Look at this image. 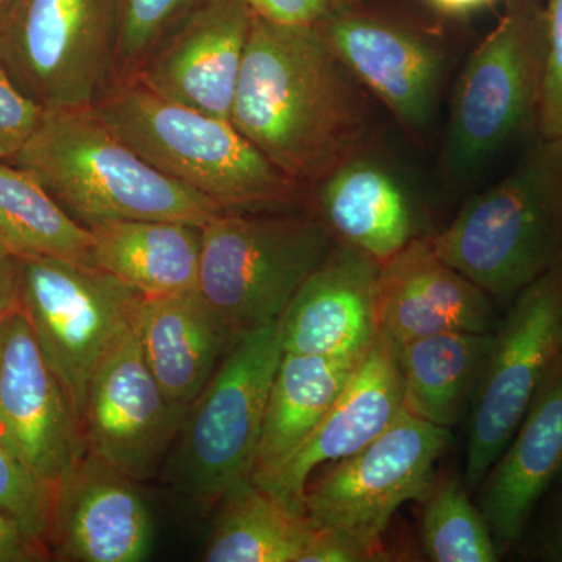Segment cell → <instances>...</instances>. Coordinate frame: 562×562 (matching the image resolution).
Masks as SVG:
<instances>
[{
    "label": "cell",
    "mask_w": 562,
    "mask_h": 562,
    "mask_svg": "<svg viewBox=\"0 0 562 562\" xmlns=\"http://www.w3.org/2000/svg\"><path fill=\"white\" fill-rule=\"evenodd\" d=\"M231 122L297 183H319L364 150L371 113L360 83L317 27L254 16Z\"/></svg>",
    "instance_id": "obj_1"
},
{
    "label": "cell",
    "mask_w": 562,
    "mask_h": 562,
    "mask_svg": "<svg viewBox=\"0 0 562 562\" xmlns=\"http://www.w3.org/2000/svg\"><path fill=\"white\" fill-rule=\"evenodd\" d=\"M11 165L38 180L81 227L121 221L209 224L224 213L205 195L151 168L95 110L49 111Z\"/></svg>",
    "instance_id": "obj_2"
},
{
    "label": "cell",
    "mask_w": 562,
    "mask_h": 562,
    "mask_svg": "<svg viewBox=\"0 0 562 562\" xmlns=\"http://www.w3.org/2000/svg\"><path fill=\"white\" fill-rule=\"evenodd\" d=\"M92 109L114 135L169 179L225 211L290 205L302 184L281 172L231 121L155 94L139 81H114Z\"/></svg>",
    "instance_id": "obj_3"
},
{
    "label": "cell",
    "mask_w": 562,
    "mask_h": 562,
    "mask_svg": "<svg viewBox=\"0 0 562 562\" xmlns=\"http://www.w3.org/2000/svg\"><path fill=\"white\" fill-rule=\"evenodd\" d=\"M431 243L439 257L502 301H514L562 265V136H538L516 168L465 203Z\"/></svg>",
    "instance_id": "obj_4"
},
{
    "label": "cell",
    "mask_w": 562,
    "mask_h": 562,
    "mask_svg": "<svg viewBox=\"0 0 562 562\" xmlns=\"http://www.w3.org/2000/svg\"><path fill=\"white\" fill-rule=\"evenodd\" d=\"M281 353L280 319L246 333L187 409L172 479L195 508H213L251 482Z\"/></svg>",
    "instance_id": "obj_5"
},
{
    "label": "cell",
    "mask_w": 562,
    "mask_h": 562,
    "mask_svg": "<svg viewBox=\"0 0 562 562\" xmlns=\"http://www.w3.org/2000/svg\"><path fill=\"white\" fill-rule=\"evenodd\" d=\"M546 0H505L494 31L472 52L454 88L447 166L475 172L538 133L547 74Z\"/></svg>",
    "instance_id": "obj_6"
},
{
    "label": "cell",
    "mask_w": 562,
    "mask_h": 562,
    "mask_svg": "<svg viewBox=\"0 0 562 562\" xmlns=\"http://www.w3.org/2000/svg\"><path fill=\"white\" fill-rule=\"evenodd\" d=\"M335 244L322 217L224 211L202 227L198 290L241 338L280 319Z\"/></svg>",
    "instance_id": "obj_7"
},
{
    "label": "cell",
    "mask_w": 562,
    "mask_h": 562,
    "mask_svg": "<svg viewBox=\"0 0 562 562\" xmlns=\"http://www.w3.org/2000/svg\"><path fill=\"white\" fill-rule=\"evenodd\" d=\"M117 40L120 0H11L0 63L46 113L91 109L114 83Z\"/></svg>",
    "instance_id": "obj_8"
},
{
    "label": "cell",
    "mask_w": 562,
    "mask_h": 562,
    "mask_svg": "<svg viewBox=\"0 0 562 562\" xmlns=\"http://www.w3.org/2000/svg\"><path fill=\"white\" fill-rule=\"evenodd\" d=\"M143 297L99 268L21 258L20 310L80 427L92 375L131 327Z\"/></svg>",
    "instance_id": "obj_9"
},
{
    "label": "cell",
    "mask_w": 562,
    "mask_h": 562,
    "mask_svg": "<svg viewBox=\"0 0 562 562\" xmlns=\"http://www.w3.org/2000/svg\"><path fill=\"white\" fill-rule=\"evenodd\" d=\"M562 357V265L514 297L468 414L464 479L479 490Z\"/></svg>",
    "instance_id": "obj_10"
},
{
    "label": "cell",
    "mask_w": 562,
    "mask_h": 562,
    "mask_svg": "<svg viewBox=\"0 0 562 562\" xmlns=\"http://www.w3.org/2000/svg\"><path fill=\"white\" fill-rule=\"evenodd\" d=\"M450 442L449 428L403 409L375 441L306 484L303 512L317 528L353 539L383 560V532L402 505L424 501Z\"/></svg>",
    "instance_id": "obj_11"
},
{
    "label": "cell",
    "mask_w": 562,
    "mask_h": 562,
    "mask_svg": "<svg viewBox=\"0 0 562 562\" xmlns=\"http://www.w3.org/2000/svg\"><path fill=\"white\" fill-rule=\"evenodd\" d=\"M184 414L155 380L132 322L88 387L81 416L87 449L133 482H149L160 472Z\"/></svg>",
    "instance_id": "obj_12"
},
{
    "label": "cell",
    "mask_w": 562,
    "mask_h": 562,
    "mask_svg": "<svg viewBox=\"0 0 562 562\" xmlns=\"http://www.w3.org/2000/svg\"><path fill=\"white\" fill-rule=\"evenodd\" d=\"M0 439L52 487L87 450L79 420L21 310L0 321Z\"/></svg>",
    "instance_id": "obj_13"
},
{
    "label": "cell",
    "mask_w": 562,
    "mask_h": 562,
    "mask_svg": "<svg viewBox=\"0 0 562 562\" xmlns=\"http://www.w3.org/2000/svg\"><path fill=\"white\" fill-rule=\"evenodd\" d=\"M336 57L412 132L435 116L443 76L441 50L397 18L376 9V0L344 11L319 25Z\"/></svg>",
    "instance_id": "obj_14"
},
{
    "label": "cell",
    "mask_w": 562,
    "mask_h": 562,
    "mask_svg": "<svg viewBox=\"0 0 562 562\" xmlns=\"http://www.w3.org/2000/svg\"><path fill=\"white\" fill-rule=\"evenodd\" d=\"M254 16L246 0H206L131 79L168 101L231 121Z\"/></svg>",
    "instance_id": "obj_15"
},
{
    "label": "cell",
    "mask_w": 562,
    "mask_h": 562,
    "mask_svg": "<svg viewBox=\"0 0 562 562\" xmlns=\"http://www.w3.org/2000/svg\"><path fill=\"white\" fill-rule=\"evenodd\" d=\"M135 483L85 450L52 487L49 552L55 560H146L151 520Z\"/></svg>",
    "instance_id": "obj_16"
},
{
    "label": "cell",
    "mask_w": 562,
    "mask_h": 562,
    "mask_svg": "<svg viewBox=\"0 0 562 562\" xmlns=\"http://www.w3.org/2000/svg\"><path fill=\"white\" fill-rule=\"evenodd\" d=\"M403 409L397 347L379 333L308 439L276 472L255 484L303 512V494L312 473L322 464L360 452L386 431Z\"/></svg>",
    "instance_id": "obj_17"
},
{
    "label": "cell",
    "mask_w": 562,
    "mask_h": 562,
    "mask_svg": "<svg viewBox=\"0 0 562 562\" xmlns=\"http://www.w3.org/2000/svg\"><path fill=\"white\" fill-rule=\"evenodd\" d=\"M379 261L336 241L281 314V349L325 358L364 357L379 335Z\"/></svg>",
    "instance_id": "obj_18"
},
{
    "label": "cell",
    "mask_w": 562,
    "mask_h": 562,
    "mask_svg": "<svg viewBox=\"0 0 562 562\" xmlns=\"http://www.w3.org/2000/svg\"><path fill=\"white\" fill-rule=\"evenodd\" d=\"M379 333L395 346L447 331H494L490 295L439 257L431 238H414L380 265Z\"/></svg>",
    "instance_id": "obj_19"
},
{
    "label": "cell",
    "mask_w": 562,
    "mask_h": 562,
    "mask_svg": "<svg viewBox=\"0 0 562 562\" xmlns=\"http://www.w3.org/2000/svg\"><path fill=\"white\" fill-rule=\"evenodd\" d=\"M562 471V357L480 484L479 508L501 554L519 546Z\"/></svg>",
    "instance_id": "obj_20"
},
{
    "label": "cell",
    "mask_w": 562,
    "mask_h": 562,
    "mask_svg": "<svg viewBox=\"0 0 562 562\" xmlns=\"http://www.w3.org/2000/svg\"><path fill=\"white\" fill-rule=\"evenodd\" d=\"M133 328L166 398L184 412L239 339L199 290L140 299Z\"/></svg>",
    "instance_id": "obj_21"
},
{
    "label": "cell",
    "mask_w": 562,
    "mask_h": 562,
    "mask_svg": "<svg viewBox=\"0 0 562 562\" xmlns=\"http://www.w3.org/2000/svg\"><path fill=\"white\" fill-rule=\"evenodd\" d=\"M317 205L336 239L380 265L416 238L412 205L401 183L362 154L317 183Z\"/></svg>",
    "instance_id": "obj_22"
},
{
    "label": "cell",
    "mask_w": 562,
    "mask_h": 562,
    "mask_svg": "<svg viewBox=\"0 0 562 562\" xmlns=\"http://www.w3.org/2000/svg\"><path fill=\"white\" fill-rule=\"evenodd\" d=\"M99 269L144 297L198 290L202 227L173 221H121L92 228Z\"/></svg>",
    "instance_id": "obj_23"
},
{
    "label": "cell",
    "mask_w": 562,
    "mask_h": 562,
    "mask_svg": "<svg viewBox=\"0 0 562 562\" xmlns=\"http://www.w3.org/2000/svg\"><path fill=\"white\" fill-rule=\"evenodd\" d=\"M494 331H447L397 347L403 406L422 420L452 428L471 412Z\"/></svg>",
    "instance_id": "obj_24"
},
{
    "label": "cell",
    "mask_w": 562,
    "mask_h": 562,
    "mask_svg": "<svg viewBox=\"0 0 562 562\" xmlns=\"http://www.w3.org/2000/svg\"><path fill=\"white\" fill-rule=\"evenodd\" d=\"M361 360L281 353L266 406L251 483H260L297 452Z\"/></svg>",
    "instance_id": "obj_25"
},
{
    "label": "cell",
    "mask_w": 562,
    "mask_h": 562,
    "mask_svg": "<svg viewBox=\"0 0 562 562\" xmlns=\"http://www.w3.org/2000/svg\"><path fill=\"white\" fill-rule=\"evenodd\" d=\"M316 530L301 509L250 482L222 502L202 560L301 562Z\"/></svg>",
    "instance_id": "obj_26"
},
{
    "label": "cell",
    "mask_w": 562,
    "mask_h": 562,
    "mask_svg": "<svg viewBox=\"0 0 562 562\" xmlns=\"http://www.w3.org/2000/svg\"><path fill=\"white\" fill-rule=\"evenodd\" d=\"M0 241L18 258L49 257L98 268L92 235L31 173L0 160Z\"/></svg>",
    "instance_id": "obj_27"
},
{
    "label": "cell",
    "mask_w": 562,
    "mask_h": 562,
    "mask_svg": "<svg viewBox=\"0 0 562 562\" xmlns=\"http://www.w3.org/2000/svg\"><path fill=\"white\" fill-rule=\"evenodd\" d=\"M422 546L435 562H495V546L482 512L473 505L469 490L458 480L431 484L425 494Z\"/></svg>",
    "instance_id": "obj_28"
},
{
    "label": "cell",
    "mask_w": 562,
    "mask_h": 562,
    "mask_svg": "<svg viewBox=\"0 0 562 562\" xmlns=\"http://www.w3.org/2000/svg\"><path fill=\"white\" fill-rule=\"evenodd\" d=\"M206 0H120L114 81L131 79L158 44Z\"/></svg>",
    "instance_id": "obj_29"
},
{
    "label": "cell",
    "mask_w": 562,
    "mask_h": 562,
    "mask_svg": "<svg viewBox=\"0 0 562 562\" xmlns=\"http://www.w3.org/2000/svg\"><path fill=\"white\" fill-rule=\"evenodd\" d=\"M0 512L49 550L52 486L40 480L0 439Z\"/></svg>",
    "instance_id": "obj_30"
},
{
    "label": "cell",
    "mask_w": 562,
    "mask_h": 562,
    "mask_svg": "<svg viewBox=\"0 0 562 562\" xmlns=\"http://www.w3.org/2000/svg\"><path fill=\"white\" fill-rule=\"evenodd\" d=\"M46 111L25 98L0 63V160H13L40 127Z\"/></svg>",
    "instance_id": "obj_31"
},
{
    "label": "cell",
    "mask_w": 562,
    "mask_h": 562,
    "mask_svg": "<svg viewBox=\"0 0 562 562\" xmlns=\"http://www.w3.org/2000/svg\"><path fill=\"white\" fill-rule=\"evenodd\" d=\"M547 74L538 136H562V0H546Z\"/></svg>",
    "instance_id": "obj_32"
},
{
    "label": "cell",
    "mask_w": 562,
    "mask_h": 562,
    "mask_svg": "<svg viewBox=\"0 0 562 562\" xmlns=\"http://www.w3.org/2000/svg\"><path fill=\"white\" fill-rule=\"evenodd\" d=\"M257 16L283 25L319 27L344 11L358 9L371 0H246Z\"/></svg>",
    "instance_id": "obj_33"
},
{
    "label": "cell",
    "mask_w": 562,
    "mask_h": 562,
    "mask_svg": "<svg viewBox=\"0 0 562 562\" xmlns=\"http://www.w3.org/2000/svg\"><path fill=\"white\" fill-rule=\"evenodd\" d=\"M538 506H542V512L536 509L539 516L532 514L539 519L535 530L530 532V539L524 538L519 543L527 547V554L532 560L562 562V471Z\"/></svg>",
    "instance_id": "obj_34"
},
{
    "label": "cell",
    "mask_w": 562,
    "mask_h": 562,
    "mask_svg": "<svg viewBox=\"0 0 562 562\" xmlns=\"http://www.w3.org/2000/svg\"><path fill=\"white\" fill-rule=\"evenodd\" d=\"M49 557V550L35 541L22 525L0 512V562H35Z\"/></svg>",
    "instance_id": "obj_35"
},
{
    "label": "cell",
    "mask_w": 562,
    "mask_h": 562,
    "mask_svg": "<svg viewBox=\"0 0 562 562\" xmlns=\"http://www.w3.org/2000/svg\"><path fill=\"white\" fill-rule=\"evenodd\" d=\"M21 258L0 241V319L20 310Z\"/></svg>",
    "instance_id": "obj_36"
},
{
    "label": "cell",
    "mask_w": 562,
    "mask_h": 562,
    "mask_svg": "<svg viewBox=\"0 0 562 562\" xmlns=\"http://www.w3.org/2000/svg\"><path fill=\"white\" fill-rule=\"evenodd\" d=\"M495 0H422L435 13L447 18H464L490 7Z\"/></svg>",
    "instance_id": "obj_37"
},
{
    "label": "cell",
    "mask_w": 562,
    "mask_h": 562,
    "mask_svg": "<svg viewBox=\"0 0 562 562\" xmlns=\"http://www.w3.org/2000/svg\"><path fill=\"white\" fill-rule=\"evenodd\" d=\"M11 0H0V18L5 13V10L9 9Z\"/></svg>",
    "instance_id": "obj_38"
},
{
    "label": "cell",
    "mask_w": 562,
    "mask_h": 562,
    "mask_svg": "<svg viewBox=\"0 0 562 562\" xmlns=\"http://www.w3.org/2000/svg\"><path fill=\"white\" fill-rule=\"evenodd\" d=\"M0 321H2V319H0Z\"/></svg>",
    "instance_id": "obj_39"
}]
</instances>
